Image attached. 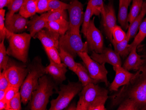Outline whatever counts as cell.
Listing matches in <instances>:
<instances>
[{"mask_svg":"<svg viewBox=\"0 0 146 110\" xmlns=\"http://www.w3.org/2000/svg\"><path fill=\"white\" fill-rule=\"evenodd\" d=\"M59 47L71 54L74 58L79 52L88 53L89 50L87 42H83L80 33L69 29L65 34L60 37Z\"/></svg>","mask_w":146,"mask_h":110,"instance_id":"obj_7","label":"cell"},{"mask_svg":"<svg viewBox=\"0 0 146 110\" xmlns=\"http://www.w3.org/2000/svg\"><path fill=\"white\" fill-rule=\"evenodd\" d=\"M22 98L20 92H19L9 103L7 105L5 110H20L21 107Z\"/></svg>","mask_w":146,"mask_h":110,"instance_id":"obj_33","label":"cell"},{"mask_svg":"<svg viewBox=\"0 0 146 110\" xmlns=\"http://www.w3.org/2000/svg\"><path fill=\"white\" fill-rule=\"evenodd\" d=\"M47 23L48 22L46 21L41 15H35L32 16V19L29 22L28 27V30L32 37H35L37 33L42 29L46 28Z\"/></svg>","mask_w":146,"mask_h":110,"instance_id":"obj_19","label":"cell"},{"mask_svg":"<svg viewBox=\"0 0 146 110\" xmlns=\"http://www.w3.org/2000/svg\"><path fill=\"white\" fill-rule=\"evenodd\" d=\"M66 110H77V105L75 103H71V105L67 108Z\"/></svg>","mask_w":146,"mask_h":110,"instance_id":"obj_44","label":"cell"},{"mask_svg":"<svg viewBox=\"0 0 146 110\" xmlns=\"http://www.w3.org/2000/svg\"><path fill=\"white\" fill-rule=\"evenodd\" d=\"M139 31L136 35L133 42L129 44L130 50L134 47H137L146 37V18L142 22L139 27Z\"/></svg>","mask_w":146,"mask_h":110,"instance_id":"obj_28","label":"cell"},{"mask_svg":"<svg viewBox=\"0 0 146 110\" xmlns=\"http://www.w3.org/2000/svg\"><path fill=\"white\" fill-rule=\"evenodd\" d=\"M83 86L80 82H69L67 85H62L60 90L56 93L59 95L57 98L51 101L50 110H62L68 106L72 99L78 94L82 89Z\"/></svg>","mask_w":146,"mask_h":110,"instance_id":"obj_6","label":"cell"},{"mask_svg":"<svg viewBox=\"0 0 146 110\" xmlns=\"http://www.w3.org/2000/svg\"><path fill=\"white\" fill-rule=\"evenodd\" d=\"M129 83L111 96V107L117 110H146V65Z\"/></svg>","mask_w":146,"mask_h":110,"instance_id":"obj_1","label":"cell"},{"mask_svg":"<svg viewBox=\"0 0 146 110\" xmlns=\"http://www.w3.org/2000/svg\"><path fill=\"white\" fill-rule=\"evenodd\" d=\"M7 107V103L4 100L0 101V110H5Z\"/></svg>","mask_w":146,"mask_h":110,"instance_id":"obj_43","label":"cell"},{"mask_svg":"<svg viewBox=\"0 0 146 110\" xmlns=\"http://www.w3.org/2000/svg\"><path fill=\"white\" fill-rule=\"evenodd\" d=\"M5 10L0 9V41L1 42L6 38L8 30L5 27Z\"/></svg>","mask_w":146,"mask_h":110,"instance_id":"obj_38","label":"cell"},{"mask_svg":"<svg viewBox=\"0 0 146 110\" xmlns=\"http://www.w3.org/2000/svg\"><path fill=\"white\" fill-rule=\"evenodd\" d=\"M41 15L47 22L56 21L61 19H65L67 20L68 19V15L66 10L48 11L42 14Z\"/></svg>","mask_w":146,"mask_h":110,"instance_id":"obj_27","label":"cell"},{"mask_svg":"<svg viewBox=\"0 0 146 110\" xmlns=\"http://www.w3.org/2000/svg\"><path fill=\"white\" fill-rule=\"evenodd\" d=\"M143 0H133L128 15V22L129 24L140 13L143 5Z\"/></svg>","mask_w":146,"mask_h":110,"instance_id":"obj_30","label":"cell"},{"mask_svg":"<svg viewBox=\"0 0 146 110\" xmlns=\"http://www.w3.org/2000/svg\"><path fill=\"white\" fill-rule=\"evenodd\" d=\"M132 0H129V3H131V1H132Z\"/></svg>","mask_w":146,"mask_h":110,"instance_id":"obj_47","label":"cell"},{"mask_svg":"<svg viewBox=\"0 0 146 110\" xmlns=\"http://www.w3.org/2000/svg\"><path fill=\"white\" fill-rule=\"evenodd\" d=\"M123 0H119V6H120L121 5L122 3H123Z\"/></svg>","mask_w":146,"mask_h":110,"instance_id":"obj_46","label":"cell"},{"mask_svg":"<svg viewBox=\"0 0 146 110\" xmlns=\"http://www.w3.org/2000/svg\"><path fill=\"white\" fill-rule=\"evenodd\" d=\"M55 83L51 78L44 75L39 79L37 88L32 93L29 108L31 110H46L50 97L54 93Z\"/></svg>","mask_w":146,"mask_h":110,"instance_id":"obj_4","label":"cell"},{"mask_svg":"<svg viewBox=\"0 0 146 110\" xmlns=\"http://www.w3.org/2000/svg\"><path fill=\"white\" fill-rule=\"evenodd\" d=\"M9 85V83L7 78L4 71L0 73V89L5 90Z\"/></svg>","mask_w":146,"mask_h":110,"instance_id":"obj_41","label":"cell"},{"mask_svg":"<svg viewBox=\"0 0 146 110\" xmlns=\"http://www.w3.org/2000/svg\"><path fill=\"white\" fill-rule=\"evenodd\" d=\"M32 37L30 34L26 33H15L8 30L6 38L9 40V46L7 50V54L23 63H26L28 61Z\"/></svg>","mask_w":146,"mask_h":110,"instance_id":"obj_5","label":"cell"},{"mask_svg":"<svg viewBox=\"0 0 146 110\" xmlns=\"http://www.w3.org/2000/svg\"><path fill=\"white\" fill-rule=\"evenodd\" d=\"M69 7V4L64 3L59 0H50L48 5L47 11H52L66 10Z\"/></svg>","mask_w":146,"mask_h":110,"instance_id":"obj_35","label":"cell"},{"mask_svg":"<svg viewBox=\"0 0 146 110\" xmlns=\"http://www.w3.org/2000/svg\"><path fill=\"white\" fill-rule=\"evenodd\" d=\"M113 41L119 43L124 41L127 37V33L119 25H116L112 31Z\"/></svg>","mask_w":146,"mask_h":110,"instance_id":"obj_37","label":"cell"},{"mask_svg":"<svg viewBox=\"0 0 146 110\" xmlns=\"http://www.w3.org/2000/svg\"><path fill=\"white\" fill-rule=\"evenodd\" d=\"M92 10L91 6L89 4H88L87 7L86 8V10L84 13V17L83 23L82 27V32L83 33L84 37L86 36V32L88 28V25L91 21V18H92Z\"/></svg>","mask_w":146,"mask_h":110,"instance_id":"obj_36","label":"cell"},{"mask_svg":"<svg viewBox=\"0 0 146 110\" xmlns=\"http://www.w3.org/2000/svg\"><path fill=\"white\" fill-rule=\"evenodd\" d=\"M137 47L132 48L125 60L123 67L127 70H138L145 63V59H142V56L138 55L137 52Z\"/></svg>","mask_w":146,"mask_h":110,"instance_id":"obj_18","label":"cell"},{"mask_svg":"<svg viewBox=\"0 0 146 110\" xmlns=\"http://www.w3.org/2000/svg\"><path fill=\"white\" fill-rule=\"evenodd\" d=\"M60 35L47 28H45L37 33L35 38L38 39L44 47H59Z\"/></svg>","mask_w":146,"mask_h":110,"instance_id":"obj_16","label":"cell"},{"mask_svg":"<svg viewBox=\"0 0 146 110\" xmlns=\"http://www.w3.org/2000/svg\"><path fill=\"white\" fill-rule=\"evenodd\" d=\"M130 35L129 31L128 30L127 33V37L124 41L119 43H117L112 40L111 43L113 45L114 51L118 53L120 57H124L129 55L131 51L129 47V41L130 40Z\"/></svg>","mask_w":146,"mask_h":110,"instance_id":"obj_21","label":"cell"},{"mask_svg":"<svg viewBox=\"0 0 146 110\" xmlns=\"http://www.w3.org/2000/svg\"><path fill=\"white\" fill-rule=\"evenodd\" d=\"M3 40L0 43V70L1 72L2 71L5 70L8 65L9 57L7 56V50L4 44Z\"/></svg>","mask_w":146,"mask_h":110,"instance_id":"obj_32","label":"cell"},{"mask_svg":"<svg viewBox=\"0 0 146 110\" xmlns=\"http://www.w3.org/2000/svg\"><path fill=\"white\" fill-rule=\"evenodd\" d=\"M46 28L58 33L60 36L65 34L69 29V22L65 19L48 22Z\"/></svg>","mask_w":146,"mask_h":110,"instance_id":"obj_20","label":"cell"},{"mask_svg":"<svg viewBox=\"0 0 146 110\" xmlns=\"http://www.w3.org/2000/svg\"><path fill=\"white\" fill-rule=\"evenodd\" d=\"M25 1V0H11L8 6L9 11L6 14L5 19H9L15 14L19 11Z\"/></svg>","mask_w":146,"mask_h":110,"instance_id":"obj_31","label":"cell"},{"mask_svg":"<svg viewBox=\"0 0 146 110\" xmlns=\"http://www.w3.org/2000/svg\"><path fill=\"white\" fill-rule=\"evenodd\" d=\"M129 3V0H123L122 5L119 6L118 21L122 27L125 30L128 29L129 25L128 14V9Z\"/></svg>","mask_w":146,"mask_h":110,"instance_id":"obj_22","label":"cell"},{"mask_svg":"<svg viewBox=\"0 0 146 110\" xmlns=\"http://www.w3.org/2000/svg\"><path fill=\"white\" fill-rule=\"evenodd\" d=\"M75 73L78 75L79 80L83 87L90 83L97 84L99 83L91 78L87 68L80 63H78V68Z\"/></svg>","mask_w":146,"mask_h":110,"instance_id":"obj_24","label":"cell"},{"mask_svg":"<svg viewBox=\"0 0 146 110\" xmlns=\"http://www.w3.org/2000/svg\"><path fill=\"white\" fill-rule=\"evenodd\" d=\"M108 90L97 84L90 83L79 93L77 110H106L105 103L109 98Z\"/></svg>","mask_w":146,"mask_h":110,"instance_id":"obj_2","label":"cell"},{"mask_svg":"<svg viewBox=\"0 0 146 110\" xmlns=\"http://www.w3.org/2000/svg\"><path fill=\"white\" fill-rule=\"evenodd\" d=\"M67 67L64 63L57 64L50 60V65L46 67V73L50 75L56 82L62 83L66 79Z\"/></svg>","mask_w":146,"mask_h":110,"instance_id":"obj_17","label":"cell"},{"mask_svg":"<svg viewBox=\"0 0 146 110\" xmlns=\"http://www.w3.org/2000/svg\"><path fill=\"white\" fill-rule=\"evenodd\" d=\"M113 67L115 75L113 81L110 85V89L111 91L117 92L120 87L127 85L129 83L134 74L131 73L122 66Z\"/></svg>","mask_w":146,"mask_h":110,"instance_id":"obj_13","label":"cell"},{"mask_svg":"<svg viewBox=\"0 0 146 110\" xmlns=\"http://www.w3.org/2000/svg\"><path fill=\"white\" fill-rule=\"evenodd\" d=\"M19 89L20 88L9 85V87L5 89V94L4 99L7 103V105L19 92Z\"/></svg>","mask_w":146,"mask_h":110,"instance_id":"obj_39","label":"cell"},{"mask_svg":"<svg viewBox=\"0 0 146 110\" xmlns=\"http://www.w3.org/2000/svg\"><path fill=\"white\" fill-rule=\"evenodd\" d=\"M36 1L25 0L19 11V14L27 19L35 15L37 13Z\"/></svg>","mask_w":146,"mask_h":110,"instance_id":"obj_23","label":"cell"},{"mask_svg":"<svg viewBox=\"0 0 146 110\" xmlns=\"http://www.w3.org/2000/svg\"><path fill=\"white\" fill-rule=\"evenodd\" d=\"M88 4L92 8V15H102V19L106 16V10L103 0H89Z\"/></svg>","mask_w":146,"mask_h":110,"instance_id":"obj_29","label":"cell"},{"mask_svg":"<svg viewBox=\"0 0 146 110\" xmlns=\"http://www.w3.org/2000/svg\"><path fill=\"white\" fill-rule=\"evenodd\" d=\"M146 14V2H143L142 8L140 13L129 24L128 31H129L130 39L136 36L140 25L143 22V19Z\"/></svg>","mask_w":146,"mask_h":110,"instance_id":"obj_25","label":"cell"},{"mask_svg":"<svg viewBox=\"0 0 146 110\" xmlns=\"http://www.w3.org/2000/svg\"><path fill=\"white\" fill-rule=\"evenodd\" d=\"M105 8L106 16L103 19V26L105 34L111 42L112 41V29L116 26V19L113 6L111 3Z\"/></svg>","mask_w":146,"mask_h":110,"instance_id":"obj_15","label":"cell"},{"mask_svg":"<svg viewBox=\"0 0 146 110\" xmlns=\"http://www.w3.org/2000/svg\"><path fill=\"white\" fill-rule=\"evenodd\" d=\"M50 1V0H37V12L38 13H42L47 11Z\"/></svg>","mask_w":146,"mask_h":110,"instance_id":"obj_40","label":"cell"},{"mask_svg":"<svg viewBox=\"0 0 146 110\" xmlns=\"http://www.w3.org/2000/svg\"><path fill=\"white\" fill-rule=\"evenodd\" d=\"M68 11L69 29L73 32L80 33V28L83 23V6L78 0H74L69 4Z\"/></svg>","mask_w":146,"mask_h":110,"instance_id":"obj_10","label":"cell"},{"mask_svg":"<svg viewBox=\"0 0 146 110\" xmlns=\"http://www.w3.org/2000/svg\"><path fill=\"white\" fill-rule=\"evenodd\" d=\"M78 55L82 60L92 79L99 82H103L107 87L109 86L107 78L108 72L105 67V63L100 64L97 62L86 52H79Z\"/></svg>","mask_w":146,"mask_h":110,"instance_id":"obj_8","label":"cell"},{"mask_svg":"<svg viewBox=\"0 0 146 110\" xmlns=\"http://www.w3.org/2000/svg\"><path fill=\"white\" fill-rule=\"evenodd\" d=\"M29 20L20 14H15L10 18L5 19L7 29L12 33H20L28 29Z\"/></svg>","mask_w":146,"mask_h":110,"instance_id":"obj_14","label":"cell"},{"mask_svg":"<svg viewBox=\"0 0 146 110\" xmlns=\"http://www.w3.org/2000/svg\"></svg>","mask_w":146,"mask_h":110,"instance_id":"obj_48","label":"cell"},{"mask_svg":"<svg viewBox=\"0 0 146 110\" xmlns=\"http://www.w3.org/2000/svg\"><path fill=\"white\" fill-rule=\"evenodd\" d=\"M3 71H5L9 85L19 88L22 86L29 73L28 68L15 65H8L7 69Z\"/></svg>","mask_w":146,"mask_h":110,"instance_id":"obj_11","label":"cell"},{"mask_svg":"<svg viewBox=\"0 0 146 110\" xmlns=\"http://www.w3.org/2000/svg\"><path fill=\"white\" fill-rule=\"evenodd\" d=\"M29 73L23 83L20 89L22 102L26 105L32 98V93L37 88L39 79L46 74V67L42 64L41 59L36 57L28 67Z\"/></svg>","mask_w":146,"mask_h":110,"instance_id":"obj_3","label":"cell"},{"mask_svg":"<svg viewBox=\"0 0 146 110\" xmlns=\"http://www.w3.org/2000/svg\"><path fill=\"white\" fill-rule=\"evenodd\" d=\"M94 21L95 18L90 21L85 37L89 50L100 54L104 49V40L102 33L96 27Z\"/></svg>","mask_w":146,"mask_h":110,"instance_id":"obj_9","label":"cell"},{"mask_svg":"<svg viewBox=\"0 0 146 110\" xmlns=\"http://www.w3.org/2000/svg\"><path fill=\"white\" fill-rule=\"evenodd\" d=\"M44 48L50 60L52 61L57 64L62 63L58 48L54 47Z\"/></svg>","mask_w":146,"mask_h":110,"instance_id":"obj_34","label":"cell"},{"mask_svg":"<svg viewBox=\"0 0 146 110\" xmlns=\"http://www.w3.org/2000/svg\"><path fill=\"white\" fill-rule=\"evenodd\" d=\"M59 51L61 61L67 65L70 70L75 73L78 68V63L75 62L74 57L61 47H59Z\"/></svg>","mask_w":146,"mask_h":110,"instance_id":"obj_26","label":"cell"},{"mask_svg":"<svg viewBox=\"0 0 146 110\" xmlns=\"http://www.w3.org/2000/svg\"><path fill=\"white\" fill-rule=\"evenodd\" d=\"M91 58L100 64L108 63L113 66H122L120 56L116 52L110 48H104L101 53L92 51Z\"/></svg>","mask_w":146,"mask_h":110,"instance_id":"obj_12","label":"cell"},{"mask_svg":"<svg viewBox=\"0 0 146 110\" xmlns=\"http://www.w3.org/2000/svg\"><path fill=\"white\" fill-rule=\"evenodd\" d=\"M10 1L11 0H0V9H4L6 6L8 7Z\"/></svg>","mask_w":146,"mask_h":110,"instance_id":"obj_42","label":"cell"},{"mask_svg":"<svg viewBox=\"0 0 146 110\" xmlns=\"http://www.w3.org/2000/svg\"><path fill=\"white\" fill-rule=\"evenodd\" d=\"M5 94V90L0 89V101L4 100Z\"/></svg>","mask_w":146,"mask_h":110,"instance_id":"obj_45","label":"cell"}]
</instances>
